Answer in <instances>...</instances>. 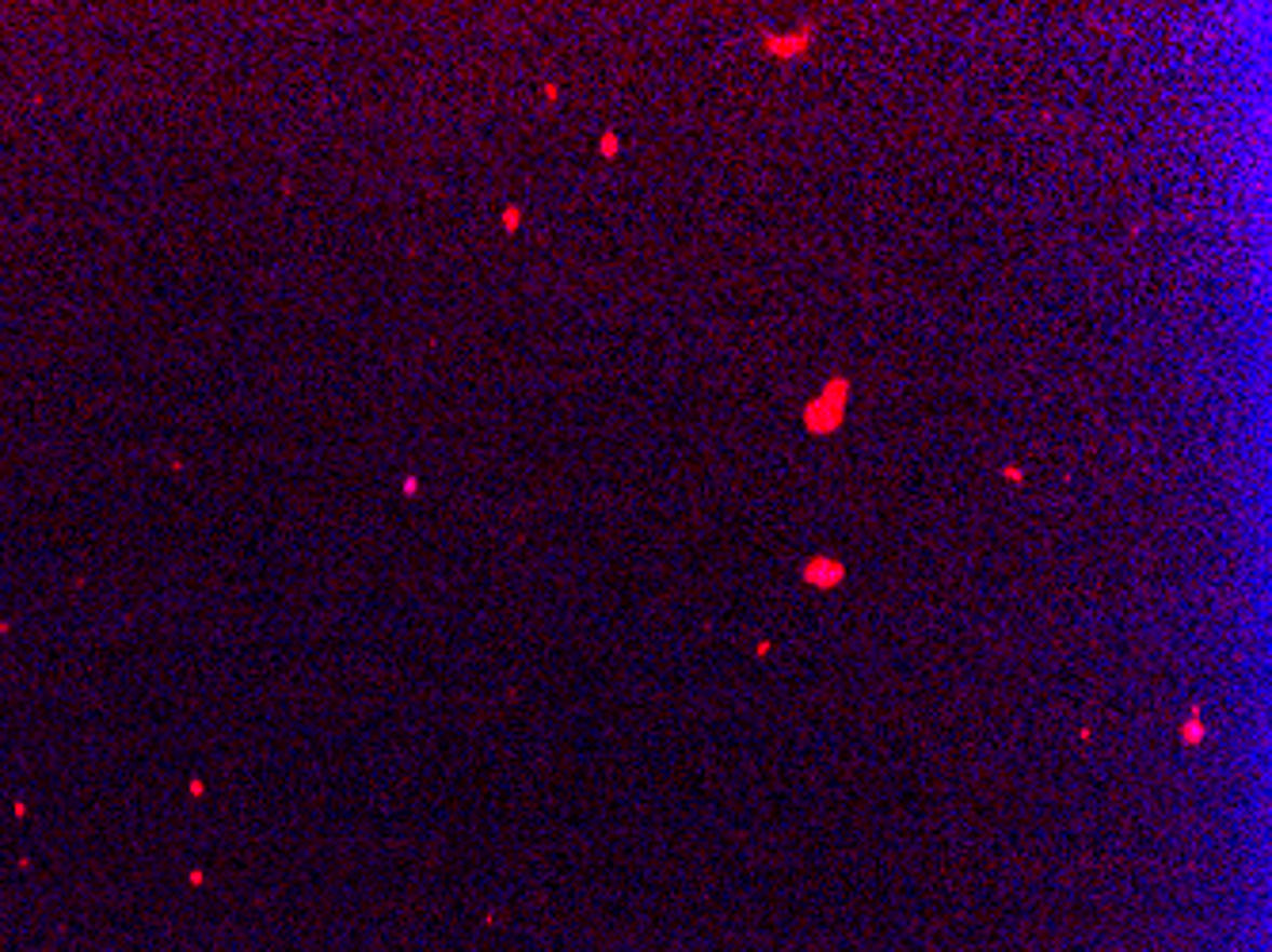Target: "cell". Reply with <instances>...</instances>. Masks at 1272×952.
Returning a JSON list of instances; mask_svg holds the SVG:
<instances>
[{
  "label": "cell",
  "instance_id": "1",
  "mask_svg": "<svg viewBox=\"0 0 1272 952\" xmlns=\"http://www.w3.org/2000/svg\"><path fill=\"white\" fill-rule=\"evenodd\" d=\"M850 393H854V381L835 373L830 381H823V389L804 404V431L815 438H830L842 431L845 423V408H850Z\"/></svg>",
  "mask_w": 1272,
  "mask_h": 952
},
{
  "label": "cell",
  "instance_id": "2",
  "mask_svg": "<svg viewBox=\"0 0 1272 952\" xmlns=\"http://www.w3.org/2000/svg\"><path fill=\"white\" fill-rule=\"evenodd\" d=\"M815 42V24L808 19V24H800L797 31H762V54L770 57H782V62H797V57H804L808 50H812Z\"/></svg>",
  "mask_w": 1272,
  "mask_h": 952
},
{
  "label": "cell",
  "instance_id": "3",
  "mask_svg": "<svg viewBox=\"0 0 1272 952\" xmlns=\"http://www.w3.org/2000/svg\"><path fill=\"white\" fill-rule=\"evenodd\" d=\"M842 575H845V568L830 557H812L804 565V580L815 583V587H835V583H842Z\"/></svg>",
  "mask_w": 1272,
  "mask_h": 952
},
{
  "label": "cell",
  "instance_id": "4",
  "mask_svg": "<svg viewBox=\"0 0 1272 952\" xmlns=\"http://www.w3.org/2000/svg\"><path fill=\"white\" fill-rule=\"evenodd\" d=\"M1185 739H1192V743L1200 739V724H1196V720H1189V724H1185Z\"/></svg>",
  "mask_w": 1272,
  "mask_h": 952
},
{
  "label": "cell",
  "instance_id": "5",
  "mask_svg": "<svg viewBox=\"0 0 1272 952\" xmlns=\"http://www.w3.org/2000/svg\"><path fill=\"white\" fill-rule=\"evenodd\" d=\"M1002 473H1006L1010 480H1014V485H1017V480H1025V473H1021V468H1017V465H1006V468H1002Z\"/></svg>",
  "mask_w": 1272,
  "mask_h": 952
}]
</instances>
